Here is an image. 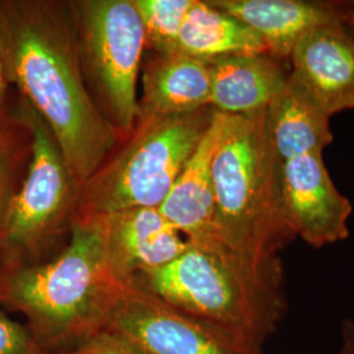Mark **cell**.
<instances>
[{
  "mask_svg": "<svg viewBox=\"0 0 354 354\" xmlns=\"http://www.w3.org/2000/svg\"><path fill=\"white\" fill-rule=\"evenodd\" d=\"M127 286L261 351L288 310L279 256L252 259L218 243H189L175 260L137 276Z\"/></svg>",
  "mask_w": 354,
  "mask_h": 354,
  "instance_id": "2",
  "label": "cell"
},
{
  "mask_svg": "<svg viewBox=\"0 0 354 354\" xmlns=\"http://www.w3.org/2000/svg\"><path fill=\"white\" fill-rule=\"evenodd\" d=\"M6 272V263H4V256H3V250L0 245V279L3 276V273Z\"/></svg>",
  "mask_w": 354,
  "mask_h": 354,
  "instance_id": "25",
  "label": "cell"
},
{
  "mask_svg": "<svg viewBox=\"0 0 354 354\" xmlns=\"http://www.w3.org/2000/svg\"><path fill=\"white\" fill-rule=\"evenodd\" d=\"M279 187L283 213L297 236L315 248L348 238L352 203L333 184L323 152L279 160Z\"/></svg>",
  "mask_w": 354,
  "mask_h": 354,
  "instance_id": "9",
  "label": "cell"
},
{
  "mask_svg": "<svg viewBox=\"0 0 354 354\" xmlns=\"http://www.w3.org/2000/svg\"><path fill=\"white\" fill-rule=\"evenodd\" d=\"M0 301V354H51L44 351L29 328L4 313Z\"/></svg>",
  "mask_w": 354,
  "mask_h": 354,
  "instance_id": "20",
  "label": "cell"
},
{
  "mask_svg": "<svg viewBox=\"0 0 354 354\" xmlns=\"http://www.w3.org/2000/svg\"><path fill=\"white\" fill-rule=\"evenodd\" d=\"M0 3L11 83L50 129L82 188L109 159L120 133L87 91L74 32L57 4Z\"/></svg>",
  "mask_w": 354,
  "mask_h": 354,
  "instance_id": "1",
  "label": "cell"
},
{
  "mask_svg": "<svg viewBox=\"0 0 354 354\" xmlns=\"http://www.w3.org/2000/svg\"><path fill=\"white\" fill-rule=\"evenodd\" d=\"M214 113L209 106L183 115H140L124 147L80 188L76 216L160 207Z\"/></svg>",
  "mask_w": 354,
  "mask_h": 354,
  "instance_id": "5",
  "label": "cell"
},
{
  "mask_svg": "<svg viewBox=\"0 0 354 354\" xmlns=\"http://www.w3.org/2000/svg\"><path fill=\"white\" fill-rule=\"evenodd\" d=\"M290 80L320 113L354 108V38L342 20L317 26L301 38L289 57Z\"/></svg>",
  "mask_w": 354,
  "mask_h": 354,
  "instance_id": "10",
  "label": "cell"
},
{
  "mask_svg": "<svg viewBox=\"0 0 354 354\" xmlns=\"http://www.w3.org/2000/svg\"><path fill=\"white\" fill-rule=\"evenodd\" d=\"M339 354H354V322L344 320L342 324V345Z\"/></svg>",
  "mask_w": 354,
  "mask_h": 354,
  "instance_id": "23",
  "label": "cell"
},
{
  "mask_svg": "<svg viewBox=\"0 0 354 354\" xmlns=\"http://www.w3.org/2000/svg\"><path fill=\"white\" fill-rule=\"evenodd\" d=\"M175 51L207 61L235 54L268 53V49L261 37L241 20L218 10L210 1L193 0Z\"/></svg>",
  "mask_w": 354,
  "mask_h": 354,
  "instance_id": "16",
  "label": "cell"
},
{
  "mask_svg": "<svg viewBox=\"0 0 354 354\" xmlns=\"http://www.w3.org/2000/svg\"><path fill=\"white\" fill-rule=\"evenodd\" d=\"M212 6L256 32L273 57L289 61L297 42L315 26L344 20L352 6L301 0H212Z\"/></svg>",
  "mask_w": 354,
  "mask_h": 354,
  "instance_id": "13",
  "label": "cell"
},
{
  "mask_svg": "<svg viewBox=\"0 0 354 354\" xmlns=\"http://www.w3.org/2000/svg\"><path fill=\"white\" fill-rule=\"evenodd\" d=\"M268 133L279 160L307 152H323L332 143L329 118L320 113L290 80L269 104Z\"/></svg>",
  "mask_w": 354,
  "mask_h": 354,
  "instance_id": "17",
  "label": "cell"
},
{
  "mask_svg": "<svg viewBox=\"0 0 354 354\" xmlns=\"http://www.w3.org/2000/svg\"><path fill=\"white\" fill-rule=\"evenodd\" d=\"M121 286L108 266L102 216H76L62 252L3 273L0 301L26 317L44 351L64 354L106 329Z\"/></svg>",
  "mask_w": 354,
  "mask_h": 354,
  "instance_id": "3",
  "label": "cell"
},
{
  "mask_svg": "<svg viewBox=\"0 0 354 354\" xmlns=\"http://www.w3.org/2000/svg\"><path fill=\"white\" fill-rule=\"evenodd\" d=\"M266 111L228 115L212 162L215 239L252 259L279 256L297 238L281 203Z\"/></svg>",
  "mask_w": 354,
  "mask_h": 354,
  "instance_id": "4",
  "label": "cell"
},
{
  "mask_svg": "<svg viewBox=\"0 0 354 354\" xmlns=\"http://www.w3.org/2000/svg\"><path fill=\"white\" fill-rule=\"evenodd\" d=\"M228 114L215 111L203 140L159 207L165 219L192 244L218 243L215 239L212 162Z\"/></svg>",
  "mask_w": 354,
  "mask_h": 354,
  "instance_id": "12",
  "label": "cell"
},
{
  "mask_svg": "<svg viewBox=\"0 0 354 354\" xmlns=\"http://www.w3.org/2000/svg\"><path fill=\"white\" fill-rule=\"evenodd\" d=\"M212 70L210 106L219 113L248 115L264 111L288 86L290 70L269 53L207 59Z\"/></svg>",
  "mask_w": 354,
  "mask_h": 354,
  "instance_id": "14",
  "label": "cell"
},
{
  "mask_svg": "<svg viewBox=\"0 0 354 354\" xmlns=\"http://www.w3.org/2000/svg\"><path fill=\"white\" fill-rule=\"evenodd\" d=\"M102 219L108 266L122 285L167 266L189 247L159 207L127 209Z\"/></svg>",
  "mask_w": 354,
  "mask_h": 354,
  "instance_id": "11",
  "label": "cell"
},
{
  "mask_svg": "<svg viewBox=\"0 0 354 354\" xmlns=\"http://www.w3.org/2000/svg\"><path fill=\"white\" fill-rule=\"evenodd\" d=\"M142 86L140 115L198 112L210 106V62L177 51L156 53L143 68Z\"/></svg>",
  "mask_w": 354,
  "mask_h": 354,
  "instance_id": "15",
  "label": "cell"
},
{
  "mask_svg": "<svg viewBox=\"0 0 354 354\" xmlns=\"http://www.w3.org/2000/svg\"><path fill=\"white\" fill-rule=\"evenodd\" d=\"M16 111L30 136V156L0 226L6 270L37 263L61 232L80 192L45 121L23 99Z\"/></svg>",
  "mask_w": 354,
  "mask_h": 354,
  "instance_id": "6",
  "label": "cell"
},
{
  "mask_svg": "<svg viewBox=\"0 0 354 354\" xmlns=\"http://www.w3.org/2000/svg\"><path fill=\"white\" fill-rule=\"evenodd\" d=\"M344 24H348V26H352L354 29V6H352V8L349 10V12L345 15L344 20H342Z\"/></svg>",
  "mask_w": 354,
  "mask_h": 354,
  "instance_id": "24",
  "label": "cell"
},
{
  "mask_svg": "<svg viewBox=\"0 0 354 354\" xmlns=\"http://www.w3.org/2000/svg\"><path fill=\"white\" fill-rule=\"evenodd\" d=\"M64 354H142L124 339L109 330L92 337L84 345Z\"/></svg>",
  "mask_w": 354,
  "mask_h": 354,
  "instance_id": "21",
  "label": "cell"
},
{
  "mask_svg": "<svg viewBox=\"0 0 354 354\" xmlns=\"http://www.w3.org/2000/svg\"><path fill=\"white\" fill-rule=\"evenodd\" d=\"M142 354H263L146 291L122 285L106 329Z\"/></svg>",
  "mask_w": 354,
  "mask_h": 354,
  "instance_id": "8",
  "label": "cell"
},
{
  "mask_svg": "<svg viewBox=\"0 0 354 354\" xmlns=\"http://www.w3.org/2000/svg\"><path fill=\"white\" fill-rule=\"evenodd\" d=\"M10 84H11V79H10V73H8L7 49H6L1 3H0V117L4 113V104H6L7 91H8Z\"/></svg>",
  "mask_w": 354,
  "mask_h": 354,
  "instance_id": "22",
  "label": "cell"
},
{
  "mask_svg": "<svg viewBox=\"0 0 354 354\" xmlns=\"http://www.w3.org/2000/svg\"><path fill=\"white\" fill-rule=\"evenodd\" d=\"M146 35V46L155 53H174L180 29L193 0H133Z\"/></svg>",
  "mask_w": 354,
  "mask_h": 354,
  "instance_id": "19",
  "label": "cell"
},
{
  "mask_svg": "<svg viewBox=\"0 0 354 354\" xmlns=\"http://www.w3.org/2000/svg\"><path fill=\"white\" fill-rule=\"evenodd\" d=\"M80 50L102 112L118 133L129 136L140 117L137 83L146 35L133 0H84L70 4Z\"/></svg>",
  "mask_w": 354,
  "mask_h": 354,
  "instance_id": "7",
  "label": "cell"
},
{
  "mask_svg": "<svg viewBox=\"0 0 354 354\" xmlns=\"http://www.w3.org/2000/svg\"><path fill=\"white\" fill-rule=\"evenodd\" d=\"M30 156V136L17 111L12 120L0 117V226L19 189L21 167Z\"/></svg>",
  "mask_w": 354,
  "mask_h": 354,
  "instance_id": "18",
  "label": "cell"
}]
</instances>
